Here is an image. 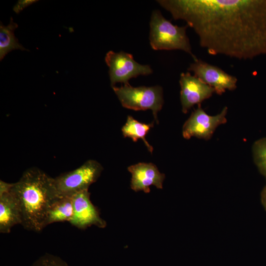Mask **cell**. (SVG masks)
Segmentation results:
<instances>
[{"instance_id": "277c9868", "label": "cell", "mask_w": 266, "mask_h": 266, "mask_svg": "<svg viewBox=\"0 0 266 266\" xmlns=\"http://www.w3.org/2000/svg\"><path fill=\"white\" fill-rule=\"evenodd\" d=\"M112 88L124 107L136 111L150 109L158 123L157 113L164 104L163 89L161 86L134 87L129 84Z\"/></svg>"}, {"instance_id": "8fae6325", "label": "cell", "mask_w": 266, "mask_h": 266, "mask_svg": "<svg viewBox=\"0 0 266 266\" xmlns=\"http://www.w3.org/2000/svg\"><path fill=\"white\" fill-rule=\"evenodd\" d=\"M128 170L132 174L131 188L135 192H150V186L154 185L158 189L163 188L165 175L161 173L152 163H139L130 166Z\"/></svg>"}, {"instance_id": "6da1fadb", "label": "cell", "mask_w": 266, "mask_h": 266, "mask_svg": "<svg viewBox=\"0 0 266 266\" xmlns=\"http://www.w3.org/2000/svg\"><path fill=\"white\" fill-rule=\"evenodd\" d=\"M211 55L239 60L266 54V0H160Z\"/></svg>"}, {"instance_id": "3957f363", "label": "cell", "mask_w": 266, "mask_h": 266, "mask_svg": "<svg viewBox=\"0 0 266 266\" xmlns=\"http://www.w3.org/2000/svg\"><path fill=\"white\" fill-rule=\"evenodd\" d=\"M188 26H178L166 19L158 10L152 11L150 22V44L155 50H180L190 54L194 61L198 58L193 54L186 34Z\"/></svg>"}, {"instance_id": "9a60e30c", "label": "cell", "mask_w": 266, "mask_h": 266, "mask_svg": "<svg viewBox=\"0 0 266 266\" xmlns=\"http://www.w3.org/2000/svg\"><path fill=\"white\" fill-rule=\"evenodd\" d=\"M153 126V122L150 124L142 123L132 116H128L126 124L122 128V131L125 137H130L134 142L141 139L148 151L152 153L153 148L147 141L145 136Z\"/></svg>"}, {"instance_id": "7c38bea8", "label": "cell", "mask_w": 266, "mask_h": 266, "mask_svg": "<svg viewBox=\"0 0 266 266\" xmlns=\"http://www.w3.org/2000/svg\"><path fill=\"white\" fill-rule=\"evenodd\" d=\"M18 202L10 192L0 195V232L8 233L16 225L21 224Z\"/></svg>"}, {"instance_id": "2e32d148", "label": "cell", "mask_w": 266, "mask_h": 266, "mask_svg": "<svg viewBox=\"0 0 266 266\" xmlns=\"http://www.w3.org/2000/svg\"><path fill=\"white\" fill-rule=\"evenodd\" d=\"M252 152L256 165L266 179V137L255 142L252 147Z\"/></svg>"}, {"instance_id": "52a82bcc", "label": "cell", "mask_w": 266, "mask_h": 266, "mask_svg": "<svg viewBox=\"0 0 266 266\" xmlns=\"http://www.w3.org/2000/svg\"><path fill=\"white\" fill-rule=\"evenodd\" d=\"M227 111L228 107L225 106L219 114L211 116L203 110L200 104L199 105L184 123L183 136L187 139L191 137L210 139L217 127L226 123Z\"/></svg>"}, {"instance_id": "ba28073f", "label": "cell", "mask_w": 266, "mask_h": 266, "mask_svg": "<svg viewBox=\"0 0 266 266\" xmlns=\"http://www.w3.org/2000/svg\"><path fill=\"white\" fill-rule=\"evenodd\" d=\"M188 70L194 73L205 83L212 87L216 93L221 95L227 90L233 91L237 88V78L219 67L198 59L191 64Z\"/></svg>"}, {"instance_id": "ffe728a7", "label": "cell", "mask_w": 266, "mask_h": 266, "mask_svg": "<svg viewBox=\"0 0 266 266\" xmlns=\"http://www.w3.org/2000/svg\"><path fill=\"white\" fill-rule=\"evenodd\" d=\"M261 200L263 205L266 210V186L264 187L262 192Z\"/></svg>"}, {"instance_id": "ac0fdd59", "label": "cell", "mask_w": 266, "mask_h": 266, "mask_svg": "<svg viewBox=\"0 0 266 266\" xmlns=\"http://www.w3.org/2000/svg\"><path fill=\"white\" fill-rule=\"evenodd\" d=\"M36 1L37 0H18L16 4L13 7V11L18 14L28 6Z\"/></svg>"}, {"instance_id": "7a4b0ae2", "label": "cell", "mask_w": 266, "mask_h": 266, "mask_svg": "<svg viewBox=\"0 0 266 266\" xmlns=\"http://www.w3.org/2000/svg\"><path fill=\"white\" fill-rule=\"evenodd\" d=\"M10 192L19 205L21 225L26 230L40 232L45 228L50 208L60 198L54 178L38 168H30L13 183Z\"/></svg>"}, {"instance_id": "d6986e66", "label": "cell", "mask_w": 266, "mask_h": 266, "mask_svg": "<svg viewBox=\"0 0 266 266\" xmlns=\"http://www.w3.org/2000/svg\"><path fill=\"white\" fill-rule=\"evenodd\" d=\"M13 183H8L2 180L0 181V195L10 191Z\"/></svg>"}, {"instance_id": "e0dca14e", "label": "cell", "mask_w": 266, "mask_h": 266, "mask_svg": "<svg viewBox=\"0 0 266 266\" xmlns=\"http://www.w3.org/2000/svg\"><path fill=\"white\" fill-rule=\"evenodd\" d=\"M31 266H69L60 257L46 253L34 262Z\"/></svg>"}, {"instance_id": "5bb4252c", "label": "cell", "mask_w": 266, "mask_h": 266, "mask_svg": "<svg viewBox=\"0 0 266 266\" xmlns=\"http://www.w3.org/2000/svg\"><path fill=\"white\" fill-rule=\"evenodd\" d=\"M18 27L11 17L7 26H4L1 22L0 24V60L1 61L9 52L19 49L28 51L20 44L14 35V31Z\"/></svg>"}, {"instance_id": "30bf717a", "label": "cell", "mask_w": 266, "mask_h": 266, "mask_svg": "<svg viewBox=\"0 0 266 266\" xmlns=\"http://www.w3.org/2000/svg\"><path fill=\"white\" fill-rule=\"evenodd\" d=\"M90 195L88 190H85L72 196L73 213L69 223L80 229H85L92 225L104 228L106 222L100 216L97 209L91 201Z\"/></svg>"}, {"instance_id": "9c48e42d", "label": "cell", "mask_w": 266, "mask_h": 266, "mask_svg": "<svg viewBox=\"0 0 266 266\" xmlns=\"http://www.w3.org/2000/svg\"><path fill=\"white\" fill-rule=\"evenodd\" d=\"M179 84L180 101L184 113H187L194 105L200 104L215 93L212 87L189 72L181 73Z\"/></svg>"}, {"instance_id": "8992f818", "label": "cell", "mask_w": 266, "mask_h": 266, "mask_svg": "<svg viewBox=\"0 0 266 266\" xmlns=\"http://www.w3.org/2000/svg\"><path fill=\"white\" fill-rule=\"evenodd\" d=\"M105 61L109 67L112 87L118 82L129 84V80L132 78L147 75L153 72L150 66L138 64L132 54L123 51H109L105 55Z\"/></svg>"}, {"instance_id": "4fadbf2b", "label": "cell", "mask_w": 266, "mask_h": 266, "mask_svg": "<svg viewBox=\"0 0 266 266\" xmlns=\"http://www.w3.org/2000/svg\"><path fill=\"white\" fill-rule=\"evenodd\" d=\"M73 213L72 196L60 197L51 206L45 223V227L52 223L70 221Z\"/></svg>"}, {"instance_id": "5b68a950", "label": "cell", "mask_w": 266, "mask_h": 266, "mask_svg": "<svg viewBox=\"0 0 266 266\" xmlns=\"http://www.w3.org/2000/svg\"><path fill=\"white\" fill-rule=\"evenodd\" d=\"M103 167L95 160H88L80 167L54 178L55 185L60 197L72 196L85 190L95 182Z\"/></svg>"}]
</instances>
